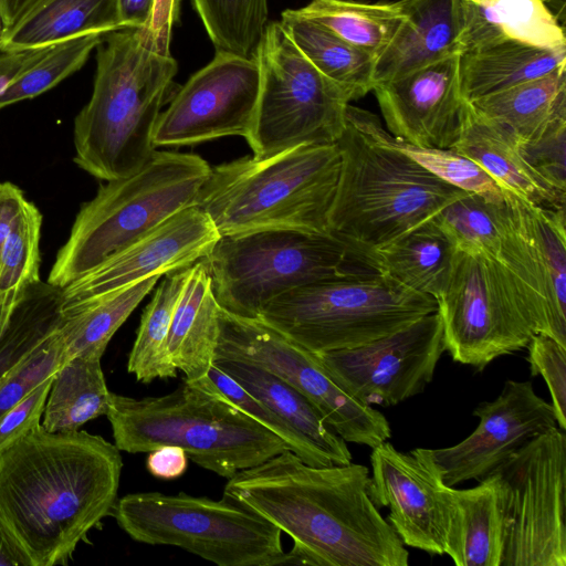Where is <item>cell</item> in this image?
Segmentation results:
<instances>
[{"instance_id":"cell-1","label":"cell","mask_w":566,"mask_h":566,"mask_svg":"<svg viewBox=\"0 0 566 566\" xmlns=\"http://www.w3.org/2000/svg\"><path fill=\"white\" fill-rule=\"evenodd\" d=\"M358 463L313 467L286 450L228 479L223 497L293 541L286 564L408 566L409 552L369 494Z\"/></svg>"},{"instance_id":"cell-2","label":"cell","mask_w":566,"mask_h":566,"mask_svg":"<svg viewBox=\"0 0 566 566\" xmlns=\"http://www.w3.org/2000/svg\"><path fill=\"white\" fill-rule=\"evenodd\" d=\"M122 468L103 437L41 423L0 450V518L32 566L65 564L112 514Z\"/></svg>"},{"instance_id":"cell-3","label":"cell","mask_w":566,"mask_h":566,"mask_svg":"<svg viewBox=\"0 0 566 566\" xmlns=\"http://www.w3.org/2000/svg\"><path fill=\"white\" fill-rule=\"evenodd\" d=\"M170 34L149 25L105 34L93 93L74 119L75 164L103 180L126 178L156 150L154 132L177 85Z\"/></svg>"},{"instance_id":"cell-4","label":"cell","mask_w":566,"mask_h":566,"mask_svg":"<svg viewBox=\"0 0 566 566\" xmlns=\"http://www.w3.org/2000/svg\"><path fill=\"white\" fill-rule=\"evenodd\" d=\"M106 417L119 451L142 453L177 446L196 464L226 479L290 450L230 401L208 375L185 379L164 396L112 392Z\"/></svg>"},{"instance_id":"cell-5","label":"cell","mask_w":566,"mask_h":566,"mask_svg":"<svg viewBox=\"0 0 566 566\" xmlns=\"http://www.w3.org/2000/svg\"><path fill=\"white\" fill-rule=\"evenodd\" d=\"M339 167L337 144L242 157L211 167L197 206L220 235L272 229L329 233Z\"/></svg>"},{"instance_id":"cell-6","label":"cell","mask_w":566,"mask_h":566,"mask_svg":"<svg viewBox=\"0 0 566 566\" xmlns=\"http://www.w3.org/2000/svg\"><path fill=\"white\" fill-rule=\"evenodd\" d=\"M328 232L359 258L434 219L467 192L347 122ZM360 259V258H359ZM361 261V260H360Z\"/></svg>"},{"instance_id":"cell-7","label":"cell","mask_w":566,"mask_h":566,"mask_svg":"<svg viewBox=\"0 0 566 566\" xmlns=\"http://www.w3.org/2000/svg\"><path fill=\"white\" fill-rule=\"evenodd\" d=\"M211 167L198 155L155 150L137 172L99 184L57 251L48 283L63 289L179 211L197 205Z\"/></svg>"},{"instance_id":"cell-8","label":"cell","mask_w":566,"mask_h":566,"mask_svg":"<svg viewBox=\"0 0 566 566\" xmlns=\"http://www.w3.org/2000/svg\"><path fill=\"white\" fill-rule=\"evenodd\" d=\"M437 310L433 296L367 270L285 292L263 307L259 319L321 354L366 345Z\"/></svg>"},{"instance_id":"cell-9","label":"cell","mask_w":566,"mask_h":566,"mask_svg":"<svg viewBox=\"0 0 566 566\" xmlns=\"http://www.w3.org/2000/svg\"><path fill=\"white\" fill-rule=\"evenodd\" d=\"M200 261L219 306L248 318L298 286L371 270L331 233L287 229L220 235Z\"/></svg>"},{"instance_id":"cell-10","label":"cell","mask_w":566,"mask_h":566,"mask_svg":"<svg viewBox=\"0 0 566 566\" xmlns=\"http://www.w3.org/2000/svg\"><path fill=\"white\" fill-rule=\"evenodd\" d=\"M112 514L138 543L177 546L219 566L286 564L282 532L226 497L129 493L117 499Z\"/></svg>"},{"instance_id":"cell-11","label":"cell","mask_w":566,"mask_h":566,"mask_svg":"<svg viewBox=\"0 0 566 566\" xmlns=\"http://www.w3.org/2000/svg\"><path fill=\"white\" fill-rule=\"evenodd\" d=\"M254 55L261 78L245 137L252 156L263 159L302 145L336 144L350 101L305 57L280 21L266 24Z\"/></svg>"},{"instance_id":"cell-12","label":"cell","mask_w":566,"mask_h":566,"mask_svg":"<svg viewBox=\"0 0 566 566\" xmlns=\"http://www.w3.org/2000/svg\"><path fill=\"white\" fill-rule=\"evenodd\" d=\"M503 515L501 566H566V434L530 439L492 473Z\"/></svg>"},{"instance_id":"cell-13","label":"cell","mask_w":566,"mask_h":566,"mask_svg":"<svg viewBox=\"0 0 566 566\" xmlns=\"http://www.w3.org/2000/svg\"><path fill=\"white\" fill-rule=\"evenodd\" d=\"M436 300L446 352L479 371L497 357L526 348L536 334L516 281L480 253L458 249Z\"/></svg>"},{"instance_id":"cell-14","label":"cell","mask_w":566,"mask_h":566,"mask_svg":"<svg viewBox=\"0 0 566 566\" xmlns=\"http://www.w3.org/2000/svg\"><path fill=\"white\" fill-rule=\"evenodd\" d=\"M217 358L248 361L276 375L308 398L346 442L373 449L391 437L386 417L344 390L316 354L259 318L237 316L220 307Z\"/></svg>"},{"instance_id":"cell-15","label":"cell","mask_w":566,"mask_h":566,"mask_svg":"<svg viewBox=\"0 0 566 566\" xmlns=\"http://www.w3.org/2000/svg\"><path fill=\"white\" fill-rule=\"evenodd\" d=\"M260 78L255 55L217 51L210 63L177 88L160 113L155 146L195 145L227 136L245 138L255 115Z\"/></svg>"},{"instance_id":"cell-16","label":"cell","mask_w":566,"mask_h":566,"mask_svg":"<svg viewBox=\"0 0 566 566\" xmlns=\"http://www.w3.org/2000/svg\"><path fill=\"white\" fill-rule=\"evenodd\" d=\"M443 352V328L436 311L366 345L316 356L355 399L368 406L390 407L424 390Z\"/></svg>"},{"instance_id":"cell-17","label":"cell","mask_w":566,"mask_h":566,"mask_svg":"<svg viewBox=\"0 0 566 566\" xmlns=\"http://www.w3.org/2000/svg\"><path fill=\"white\" fill-rule=\"evenodd\" d=\"M502 203L468 193L436 220L458 249L480 253L504 268L520 286L535 329L562 342L549 312L538 252L524 201L511 192Z\"/></svg>"},{"instance_id":"cell-18","label":"cell","mask_w":566,"mask_h":566,"mask_svg":"<svg viewBox=\"0 0 566 566\" xmlns=\"http://www.w3.org/2000/svg\"><path fill=\"white\" fill-rule=\"evenodd\" d=\"M475 430L455 446L422 453L448 486L482 481L530 439L557 426L552 403L531 380L509 379L493 401L475 407Z\"/></svg>"},{"instance_id":"cell-19","label":"cell","mask_w":566,"mask_h":566,"mask_svg":"<svg viewBox=\"0 0 566 566\" xmlns=\"http://www.w3.org/2000/svg\"><path fill=\"white\" fill-rule=\"evenodd\" d=\"M369 494L387 507V522L403 545L429 554H444L450 518V486L422 453L402 452L385 441L371 449Z\"/></svg>"},{"instance_id":"cell-20","label":"cell","mask_w":566,"mask_h":566,"mask_svg":"<svg viewBox=\"0 0 566 566\" xmlns=\"http://www.w3.org/2000/svg\"><path fill=\"white\" fill-rule=\"evenodd\" d=\"M219 237L203 210L197 205L186 208L61 289L62 308L191 266Z\"/></svg>"},{"instance_id":"cell-21","label":"cell","mask_w":566,"mask_h":566,"mask_svg":"<svg viewBox=\"0 0 566 566\" xmlns=\"http://www.w3.org/2000/svg\"><path fill=\"white\" fill-rule=\"evenodd\" d=\"M460 54L374 84L387 130L408 143L452 148L465 101L459 77Z\"/></svg>"},{"instance_id":"cell-22","label":"cell","mask_w":566,"mask_h":566,"mask_svg":"<svg viewBox=\"0 0 566 566\" xmlns=\"http://www.w3.org/2000/svg\"><path fill=\"white\" fill-rule=\"evenodd\" d=\"M452 148L478 164L504 192L542 209L566 208V195L554 189L528 165L516 137L469 102Z\"/></svg>"},{"instance_id":"cell-23","label":"cell","mask_w":566,"mask_h":566,"mask_svg":"<svg viewBox=\"0 0 566 566\" xmlns=\"http://www.w3.org/2000/svg\"><path fill=\"white\" fill-rule=\"evenodd\" d=\"M403 19L376 59L374 84L461 54V0H399Z\"/></svg>"},{"instance_id":"cell-24","label":"cell","mask_w":566,"mask_h":566,"mask_svg":"<svg viewBox=\"0 0 566 566\" xmlns=\"http://www.w3.org/2000/svg\"><path fill=\"white\" fill-rule=\"evenodd\" d=\"M461 54L506 41L566 48L564 24L542 0H461Z\"/></svg>"},{"instance_id":"cell-25","label":"cell","mask_w":566,"mask_h":566,"mask_svg":"<svg viewBox=\"0 0 566 566\" xmlns=\"http://www.w3.org/2000/svg\"><path fill=\"white\" fill-rule=\"evenodd\" d=\"M213 365L296 430L328 465L352 462L347 442L326 423L316 406L293 386L248 361L217 358Z\"/></svg>"},{"instance_id":"cell-26","label":"cell","mask_w":566,"mask_h":566,"mask_svg":"<svg viewBox=\"0 0 566 566\" xmlns=\"http://www.w3.org/2000/svg\"><path fill=\"white\" fill-rule=\"evenodd\" d=\"M458 247L434 219L359 254L369 269L437 298L448 282Z\"/></svg>"},{"instance_id":"cell-27","label":"cell","mask_w":566,"mask_h":566,"mask_svg":"<svg viewBox=\"0 0 566 566\" xmlns=\"http://www.w3.org/2000/svg\"><path fill=\"white\" fill-rule=\"evenodd\" d=\"M219 310L211 280L199 260L190 266L167 339L168 357L176 369L185 374V379L206 377L213 364Z\"/></svg>"},{"instance_id":"cell-28","label":"cell","mask_w":566,"mask_h":566,"mask_svg":"<svg viewBox=\"0 0 566 566\" xmlns=\"http://www.w3.org/2000/svg\"><path fill=\"white\" fill-rule=\"evenodd\" d=\"M444 554L458 566H501L503 515L492 474L470 489L450 486Z\"/></svg>"},{"instance_id":"cell-29","label":"cell","mask_w":566,"mask_h":566,"mask_svg":"<svg viewBox=\"0 0 566 566\" xmlns=\"http://www.w3.org/2000/svg\"><path fill=\"white\" fill-rule=\"evenodd\" d=\"M566 65V48L549 49L506 41L460 55L461 95L473 102L545 76Z\"/></svg>"},{"instance_id":"cell-30","label":"cell","mask_w":566,"mask_h":566,"mask_svg":"<svg viewBox=\"0 0 566 566\" xmlns=\"http://www.w3.org/2000/svg\"><path fill=\"white\" fill-rule=\"evenodd\" d=\"M125 29L118 0H35L3 34L0 51L50 45Z\"/></svg>"},{"instance_id":"cell-31","label":"cell","mask_w":566,"mask_h":566,"mask_svg":"<svg viewBox=\"0 0 566 566\" xmlns=\"http://www.w3.org/2000/svg\"><path fill=\"white\" fill-rule=\"evenodd\" d=\"M471 104L506 127L518 143L534 142L566 118V65Z\"/></svg>"},{"instance_id":"cell-32","label":"cell","mask_w":566,"mask_h":566,"mask_svg":"<svg viewBox=\"0 0 566 566\" xmlns=\"http://www.w3.org/2000/svg\"><path fill=\"white\" fill-rule=\"evenodd\" d=\"M280 23L305 57L348 96H365L374 87L376 59L353 46L298 10L282 12Z\"/></svg>"},{"instance_id":"cell-33","label":"cell","mask_w":566,"mask_h":566,"mask_svg":"<svg viewBox=\"0 0 566 566\" xmlns=\"http://www.w3.org/2000/svg\"><path fill=\"white\" fill-rule=\"evenodd\" d=\"M153 275L112 293L62 308L56 328L65 360L76 356L102 358L109 340L137 305L155 287Z\"/></svg>"},{"instance_id":"cell-34","label":"cell","mask_w":566,"mask_h":566,"mask_svg":"<svg viewBox=\"0 0 566 566\" xmlns=\"http://www.w3.org/2000/svg\"><path fill=\"white\" fill-rule=\"evenodd\" d=\"M111 394L101 358H69L52 376L41 426L50 432L77 431L87 421L106 416Z\"/></svg>"},{"instance_id":"cell-35","label":"cell","mask_w":566,"mask_h":566,"mask_svg":"<svg viewBox=\"0 0 566 566\" xmlns=\"http://www.w3.org/2000/svg\"><path fill=\"white\" fill-rule=\"evenodd\" d=\"M346 119L380 144L398 149L441 180L475 193L493 203H502L507 193L473 160L453 148L424 147L392 136L377 115L348 104Z\"/></svg>"},{"instance_id":"cell-36","label":"cell","mask_w":566,"mask_h":566,"mask_svg":"<svg viewBox=\"0 0 566 566\" xmlns=\"http://www.w3.org/2000/svg\"><path fill=\"white\" fill-rule=\"evenodd\" d=\"M190 266L166 274L145 307L136 338L128 355L127 370L138 381L172 378L177 369L167 354V339L179 295Z\"/></svg>"},{"instance_id":"cell-37","label":"cell","mask_w":566,"mask_h":566,"mask_svg":"<svg viewBox=\"0 0 566 566\" xmlns=\"http://www.w3.org/2000/svg\"><path fill=\"white\" fill-rule=\"evenodd\" d=\"M297 10L375 59L387 48L403 19L397 1L313 0Z\"/></svg>"},{"instance_id":"cell-38","label":"cell","mask_w":566,"mask_h":566,"mask_svg":"<svg viewBox=\"0 0 566 566\" xmlns=\"http://www.w3.org/2000/svg\"><path fill=\"white\" fill-rule=\"evenodd\" d=\"M42 214L27 200L0 249V337L29 289L40 282Z\"/></svg>"},{"instance_id":"cell-39","label":"cell","mask_w":566,"mask_h":566,"mask_svg":"<svg viewBox=\"0 0 566 566\" xmlns=\"http://www.w3.org/2000/svg\"><path fill=\"white\" fill-rule=\"evenodd\" d=\"M61 315V289L41 281L29 289L0 337V380L54 333Z\"/></svg>"},{"instance_id":"cell-40","label":"cell","mask_w":566,"mask_h":566,"mask_svg":"<svg viewBox=\"0 0 566 566\" xmlns=\"http://www.w3.org/2000/svg\"><path fill=\"white\" fill-rule=\"evenodd\" d=\"M217 51L253 56L269 23L268 0H192Z\"/></svg>"},{"instance_id":"cell-41","label":"cell","mask_w":566,"mask_h":566,"mask_svg":"<svg viewBox=\"0 0 566 566\" xmlns=\"http://www.w3.org/2000/svg\"><path fill=\"white\" fill-rule=\"evenodd\" d=\"M524 205L544 273L552 319L566 344L565 209H542L525 201Z\"/></svg>"},{"instance_id":"cell-42","label":"cell","mask_w":566,"mask_h":566,"mask_svg":"<svg viewBox=\"0 0 566 566\" xmlns=\"http://www.w3.org/2000/svg\"><path fill=\"white\" fill-rule=\"evenodd\" d=\"M104 36L91 33L46 45L0 96V109L53 88L85 64Z\"/></svg>"},{"instance_id":"cell-43","label":"cell","mask_w":566,"mask_h":566,"mask_svg":"<svg viewBox=\"0 0 566 566\" xmlns=\"http://www.w3.org/2000/svg\"><path fill=\"white\" fill-rule=\"evenodd\" d=\"M214 386L239 409L281 438L302 461L313 467L328 464L315 449L265 403L248 392L230 376L212 364L208 373Z\"/></svg>"},{"instance_id":"cell-44","label":"cell","mask_w":566,"mask_h":566,"mask_svg":"<svg viewBox=\"0 0 566 566\" xmlns=\"http://www.w3.org/2000/svg\"><path fill=\"white\" fill-rule=\"evenodd\" d=\"M64 360V346L55 329L0 380V419L41 382L52 377Z\"/></svg>"},{"instance_id":"cell-45","label":"cell","mask_w":566,"mask_h":566,"mask_svg":"<svg viewBox=\"0 0 566 566\" xmlns=\"http://www.w3.org/2000/svg\"><path fill=\"white\" fill-rule=\"evenodd\" d=\"M531 375L542 376L552 398L558 428L566 429V347L546 334H535L527 346Z\"/></svg>"},{"instance_id":"cell-46","label":"cell","mask_w":566,"mask_h":566,"mask_svg":"<svg viewBox=\"0 0 566 566\" xmlns=\"http://www.w3.org/2000/svg\"><path fill=\"white\" fill-rule=\"evenodd\" d=\"M518 146L528 165L554 189L566 195V118L555 122L538 139Z\"/></svg>"},{"instance_id":"cell-47","label":"cell","mask_w":566,"mask_h":566,"mask_svg":"<svg viewBox=\"0 0 566 566\" xmlns=\"http://www.w3.org/2000/svg\"><path fill=\"white\" fill-rule=\"evenodd\" d=\"M51 382H41L0 419V450L41 423Z\"/></svg>"},{"instance_id":"cell-48","label":"cell","mask_w":566,"mask_h":566,"mask_svg":"<svg viewBox=\"0 0 566 566\" xmlns=\"http://www.w3.org/2000/svg\"><path fill=\"white\" fill-rule=\"evenodd\" d=\"M188 455L177 446H163L148 452L146 468L155 478L175 480L187 470Z\"/></svg>"},{"instance_id":"cell-49","label":"cell","mask_w":566,"mask_h":566,"mask_svg":"<svg viewBox=\"0 0 566 566\" xmlns=\"http://www.w3.org/2000/svg\"><path fill=\"white\" fill-rule=\"evenodd\" d=\"M45 46L0 51V96L41 54Z\"/></svg>"},{"instance_id":"cell-50","label":"cell","mask_w":566,"mask_h":566,"mask_svg":"<svg viewBox=\"0 0 566 566\" xmlns=\"http://www.w3.org/2000/svg\"><path fill=\"white\" fill-rule=\"evenodd\" d=\"M25 202L23 191L18 186L9 181L0 182V249Z\"/></svg>"},{"instance_id":"cell-51","label":"cell","mask_w":566,"mask_h":566,"mask_svg":"<svg viewBox=\"0 0 566 566\" xmlns=\"http://www.w3.org/2000/svg\"><path fill=\"white\" fill-rule=\"evenodd\" d=\"M155 4L156 0H118L123 27L126 29L149 25L154 15Z\"/></svg>"},{"instance_id":"cell-52","label":"cell","mask_w":566,"mask_h":566,"mask_svg":"<svg viewBox=\"0 0 566 566\" xmlns=\"http://www.w3.org/2000/svg\"><path fill=\"white\" fill-rule=\"evenodd\" d=\"M0 566H32L27 553L0 518Z\"/></svg>"},{"instance_id":"cell-53","label":"cell","mask_w":566,"mask_h":566,"mask_svg":"<svg viewBox=\"0 0 566 566\" xmlns=\"http://www.w3.org/2000/svg\"><path fill=\"white\" fill-rule=\"evenodd\" d=\"M180 0H156L150 27L159 32L171 33L179 15Z\"/></svg>"},{"instance_id":"cell-54","label":"cell","mask_w":566,"mask_h":566,"mask_svg":"<svg viewBox=\"0 0 566 566\" xmlns=\"http://www.w3.org/2000/svg\"><path fill=\"white\" fill-rule=\"evenodd\" d=\"M35 0H0V12L6 28L11 27Z\"/></svg>"},{"instance_id":"cell-55","label":"cell","mask_w":566,"mask_h":566,"mask_svg":"<svg viewBox=\"0 0 566 566\" xmlns=\"http://www.w3.org/2000/svg\"><path fill=\"white\" fill-rule=\"evenodd\" d=\"M557 20L564 24L566 17V0H542Z\"/></svg>"},{"instance_id":"cell-56","label":"cell","mask_w":566,"mask_h":566,"mask_svg":"<svg viewBox=\"0 0 566 566\" xmlns=\"http://www.w3.org/2000/svg\"><path fill=\"white\" fill-rule=\"evenodd\" d=\"M6 24H4V21H3V18H2V14L0 12V49H1V42H2V39H3V34L6 32Z\"/></svg>"}]
</instances>
